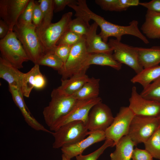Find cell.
Listing matches in <instances>:
<instances>
[{
    "instance_id": "obj_1",
    "label": "cell",
    "mask_w": 160,
    "mask_h": 160,
    "mask_svg": "<svg viewBox=\"0 0 160 160\" xmlns=\"http://www.w3.org/2000/svg\"><path fill=\"white\" fill-rule=\"evenodd\" d=\"M36 28L32 23L24 24L17 23L13 29L29 60L34 64H37L44 55Z\"/></svg>"
},
{
    "instance_id": "obj_2",
    "label": "cell",
    "mask_w": 160,
    "mask_h": 160,
    "mask_svg": "<svg viewBox=\"0 0 160 160\" xmlns=\"http://www.w3.org/2000/svg\"><path fill=\"white\" fill-rule=\"evenodd\" d=\"M51 100L43 109V115L45 123L49 127L71 110L77 100L71 96L60 92L57 88L51 94Z\"/></svg>"
},
{
    "instance_id": "obj_3",
    "label": "cell",
    "mask_w": 160,
    "mask_h": 160,
    "mask_svg": "<svg viewBox=\"0 0 160 160\" xmlns=\"http://www.w3.org/2000/svg\"><path fill=\"white\" fill-rule=\"evenodd\" d=\"M88 130L82 121L69 122L60 127L51 134L54 138L53 148L57 149L76 144L85 138Z\"/></svg>"
},
{
    "instance_id": "obj_4",
    "label": "cell",
    "mask_w": 160,
    "mask_h": 160,
    "mask_svg": "<svg viewBox=\"0 0 160 160\" xmlns=\"http://www.w3.org/2000/svg\"><path fill=\"white\" fill-rule=\"evenodd\" d=\"M89 55L86 47L85 36H84L72 46L67 60L58 73L62 76L61 79L68 78L81 71H87L89 67L87 64Z\"/></svg>"
},
{
    "instance_id": "obj_5",
    "label": "cell",
    "mask_w": 160,
    "mask_h": 160,
    "mask_svg": "<svg viewBox=\"0 0 160 160\" xmlns=\"http://www.w3.org/2000/svg\"><path fill=\"white\" fill-rule=\"evenodd\" d=\"M72 15L71 12L65 13L58 22L52 23L44 30L36 33L44 54L54 51L57 42L68 30Z\"/></svg>"
},
{
    "instance_id": "obj_6",
    "label": "cell",
    "mask_w": 160,
    "mask_h": 160,
    "mask_svg": "<svg viewBox=\"0 0 160 160\" xmlns=\"http://www.w3.org/2000/svg\"><path fill=\"white\" fill-rule=\"evenodd\" d=\"M1 56L18 68H23V64L29 60L22 45L13 30L0 40Z\"/></svg>"
},
{
    "instance_id": "obj_7",
    "label": "cell",
    "mask_w": 160,
    "mask_h": 160,
    "mask_svg": "<svg viewBox=\"0 0 160 160\" xmlns=\"http://www.w3.org/2000/svg\"><path fill=\"white\" fill-rule=\"evenodd\" d=\"M159 127L158 117L135 115L127 135L136 146L145 142Z\"/></svg>"
},
{
    "instance_id": "obj_8",
    "label": "cell",
    "mask_w": 160,
    "mask_h": 160,
    "mask_svg": "<svg viewBox=\"0 0 160 160\" xmlns=\"http://www.w3.org/2000/svg\"><path fill=\"white\" fill-rule=\"evenodd\" d=\"M108 44L114 52L112 55L117 62L129 66L136 74L143 70L140 62L136 47L129 46L113 39H109Z\"/></svg>"
},
{
    "instance_id": "obj_9",
    "label": "cell",
    "mask_w": 160,
    "mask_h": 160,
    "mask_svg": "<svg viewBox=\"0 0 160 160\" xmlns=\"http://www.w3.org/2000/svg\"><path fill=\"white\" fill-rule=\"evenodd\" d=\"M102 101V99L99 97L89 100H77L70 111L49 127L50 131H55L64 125L74 121H82L86 125L91 109L95 105Z\"/></svg>"
},
{
    "instance_id": "obj_10",
    "label": "cell",
    "mask_w": 160,
    "mask_h": 160,
    "mask_svg": "<svg viewBox=\"0 0 160 160\" xmlns=\"http://www.w3.org/2000/svg\"><path fill=\"white\" fill-rule=\"evenodd\" d=\"M135 115L128 106L120 108L112 124L105 132L106 139L113 142V147L121 137L127 135L131 123Z\"/></svg>"
},
{
    "instance_id": "obj_11",
    "label": "cell",
    "mask_w": 160,
    "mask_h": 160,
    "mask_svg": "<svg viewBox=\"0 0 160 160\" xmlns=\"http://www.w3.org/2000/svg\"><path fill=\"white\" fill-rule=\"evenodd\" d=\"M114 119L110 108L101 102L95 105L89 114L86 126L88 133L105 131Z\"/></svg>"
},
{
    "instance_id": "obj_12",
    "label": "cell",
    "mask_w": 160,
    "mask_h": 160,
    "mask_svg": "<svg viewBox=\"0 0 160 160\" xmlns=\"http://www.w3.org/2000/svg\"><path fill=\"white\" fill-rule=\"evenodd\" d=\"M128 107L135 115L158 117L160 115V103L146 99L133 86L129 99Z\"/></svg>"
},
{
    "instance_id": "obj_13",
    "label": "cell",
    "mask_w": 160,
    "mask_h": 160,
    "mask_svg": "<svg viewBox=\"0 0 160 160\" xmlns=\"http://www.w3.org/2000/svg\"><path fill=\"white\" fill-rule=\"evenodd\" d=\"M30 0H0V16L13 30Z\"/></svg>"
},
{
    "instance_id": "obj_14",
    "label": "cell",
    "mask_w": 160,
    "mask_h": 160,
    "mask_svg": "<svg viewBox=\"0 0 160 160\" xmlns=\"http://www.w3.org/2000/svg\"><path fill=\"white\" fill-rule=\"evenodd\" d=\"M8 87L14 102L19 108L28 124L36 130L42 131L51 134V131L46 129L31 114L25 103L21 90L17 87L10 85Z\"/></svg>"
},
{
    "instance_id": "obj_15",
    "label": "cell",
    "mask_w": 160,
    "mask_h": 160,
    "mask_svg": "<svg viewBox=\"0 0 160 160\" xmlns=\"http://www.w3.org/2000/svg\"><path fill=\"white\" fill-rule=\"evenodd\" d=\"M88 135L87 137L76 144L61 148L63 154L71 159L82 154L84 151L91 145L106 139L105 132L104 131L88 133Z\"/></svg>"
},
{
    "instance_id": "obj_16",
    "label": "cell",
    "mask_w": 160,
    "mask_h": 160,
    "mask_svg": "<svg viewBox=\"0 0 160 160\" xmlns=\"http://www.w3.org/2000/svg\"><path fill=\"white\" fill-rule=\"evenodd\" d=\"M98 26L95 22L92 24L85 36L87 52L89 54L103 53L112 55L113 50L108 43L103 41L99 34H97Z\"/></svg>"
},
{
    "instance_id": "obj_17",
    "label": "cell",
    "mask_w": 160,
    "mask_h": 160,
    "mask_svg": "<svg viewBox=\"0 0 160 160\" xmlns=\"http://www.w3.org/2000/svg\"><path fill=\"white\" fill-rule=\"evenodd\" d=\"M24 74L4 57H0V77L7 82L9 85L21 90Z\"/></svg>"
},
{
    "instance_id": "obj_18",
    "label": "cell",
    "mask_w": 160,
    "mask_h": 160,
    "mask_svg": "<svg viewBox=\"0 0 160 160\" xmlns=\"http://www.w3.org/2000/svg\"><path fill=\"white\" fill-rule=\"evenodd\" d=\"M87 71H82L73 74L70 77L61 79V85L57 88L61 93L72 96L79 90L89 79L86 74Z\"/></svg>"
},
{
    "instance_id": "obj_19",
    "label": "cell",
    "mask_w": 160,
    "mask_h": 160,
    "mask_svg": "<svg viewBox=\"0 0 160 160\" xmlns=\"http://www.w3.org/2000/svg\"><path fill=\"white\" fill-rule=\"evenodd\" d=\"M141 29L148 38L152 39L160 38V13L147 10L145 20Z\"/></svg>"
},
{
    "instance_id": "obj_20",
    "label": "cell",
    "mask_w": 160,
    "mask_h": 160,
    "mask_svg": "<svg viewBox=\"0 0 160 160\" xmlns=\"http://www.w3.org/2000/svg\"><path fill=\"white\" fill-rule=\"evenodd\" d=\"M135 146L127 135L123 136L116 144L115 151L111 153V160H131Z\"/></svg>"
},
{
    "instance_id": "obj_21",
    "label": "cell",
    "mask_w": 160,
    "mask_h": 160,
    "mask_svg": "<svg viewBox=\"0 0 160 160\" xmlns=\"http://www.w3.org/2000/svg\"><path fill=\"white\" fill-rule=\"evenodd\" d=\"M140 62L143 68L159 65L160 63V46L150 48L136 47Z\"/></svg>"
},
{
    "instance_id": "obj_22",
    "label": "cell",
    "mask_w": 160,
    "mask_h": 160,
    "mask_svg": "<svg viewBox=\"0 0 160 160\" xmlns=\"http://www.w3.org/2000/svg\"><path fill=\"white\" fill-rule=\"evenodd\" d=\"M100 79L90 78L82 87L72 96L77 100H83L97 98L100 91Z\"/></svg>"
},
{
    "instance_id": "obj_23",
    "label": "cell",
    "mask_w": 160,
    "mask_h": 160,
    "mask_svg": "<svg viewBox=\"0 0 160 160\" xmlns=\"http://www.w3.org/2000/svg\"><path fill=\"white\" fill-rule=\"evenodd\" d=\"M96 3L106 11L121 12L125 11L131 6H137L138 0H96Z\"/></svg>"
},
{
    "instance_id": "obj_24",
    "label": "cell",
    "mask_w": 160,
    "mask_h": 160,
    "mask_svg": "<svg viewBox=\"0 0 160 160\" xmlns=\"http://www.w3.org/2000/svg\"><path fill=\"white\" fill-rule=\"evenodd\" d=\"M160 77V65H158L144 68L130 80L133 83H138L145 88L153 81Z\"/></svg>"
},
{
    "instance_id": "obj_25",
    "label": "cell",
    "mask_w": 160,
    "mask_h": 160,
    "mask_svg": "<svg viewBox=\"0 0 160 160\" xmlns=\"http://www.w3.org/2000/svg\"><path fill=\"white\" fill-rule=\"evenodd\" d=\"M87 65H91L109 66L117 71L121 68L122 64L116 61L112 55L105 53L89 54Z\"/></svg>"
},
{
    "instance_id": "obj_26",
    "label": "cell",
    "mask_w": 160,
    "mask_h": 160,
    "mask_svg": "<svg viewBox=\"0 0 160 160\" xmlns=\"http://www.w3.org/2000/svg\"><path fill=\"white\" fill-rule=\"evenodd\" d=\"M38 1L42 12V19L40 27L36 28L37 33L44 30L52 23L54 12L53 0H40Z\"/></svg>"
},
{
    "instance_id": "obj_27",
    "label": "cell",
    "mask_w": 160,
    "mask_h": 160,
    "mask_svg": "<svg viewBox=\"0 0 160 160\" xmlns=\"http://www.w3.org/2000/svg\"><path fill=\"white\" fill-rule=\"evenodd\" d=\"M40 71L39 65L35 64L29 71L24 73L21 89L23 96L26 97H29L30 93L34 87L36 76Z\"/></svg>"
},
{
    "instance_id": "obj_28",
    "label": "cell",
    "mask_w": 160,
    "mask_h": 160,
    "mask_svg": "<svg viewBox=\"0 0 160 160\" xmlns=\"http://www.w3.org/2000/svg\"><path fill=\"white\" fill-rule=\"evenodd\" d=\"M145 149L153 158L160 160V128L144 143Z\"/></svg>"
},
{
    "instance_id": "obj_29",
    "label": "cell",
    "mask_w": 160,
    "mask_h": 160,
    "mask_svg": "<svg viewBox=\"0 0 160 160\" xmlns=\"http://www.w3.org/2000/svg\"><path fill=\"white\" fill-rule=\"evenodd\" d=\"M37 64L50 67L57 71L58 73L62 70L64 65L63 61L54 51L50 52L44 54Z\"/></svg>"
},
{
    "instance_id": "obj_30",
    "label": "cell",
    "mask_w": 160,
    "mask_h": 160,
    "mask_svg": "<svg viewBox=\"0 0 160 160\" xmlns=\"http://www.w3.org/2000/svg\"><path fill=\"white\" fill-rule=\"evenodd\" d=\"M140 94L146 99L160 103V77L144 88Z\"/></svg>"
},
{
    "instance_id": "obj_31",
    "label": "cell",
    "mask_w": 160,
    "mask_h": 160,
    "mask_svg": "<svg viewBox=\"0 0 160 160\" xmlns=\"http://www.w3.org/2000/svg\"><path fill=\"white\" fill-rule=\"evenodd\" d=\"M90 25L87 24L82 18L79 17L72 20L68 27V30L81 36L87 34Z\"/></svg>"
},
{
    "instance_id": "obj_32",
    "label": "cell",
    "mask_w": 160,
    "mask_h": 160,
    "mask_svg": "<svg viewBox=\"0 0 160 160\" xmlns=\"http://www.w3.org/2000/svg\"><path fill=\"white\" fill-rule=\"evenodd\" d=\"M114 142L111 140L106 139L104 143L99 148L88 154H81L76 157V160H97L105 150L109 147H113Z\"/></svg>"
},
{
    "instance_id": "obj_33",
    "label": "cell",
    "mask_w": 160,
    "mask_h": 160,
    "mask_svg": "<svg viewBox=\"0 0 160 160\" xmlns=\"http://www.w3.org/2000/svg\"><path fill=\"white\" fill-rule=\"evenodd\" d=\"M83 36L68 30L58 41L56 45H66L72 46L79 42Z\"/></svg>"
},
{
    "instance_id": "obj_34",
    "label": "cell",
    "mask_w": 160,
    "mask_h": 160,
    "mask_svg": "<svg viewBox=\"0 0 160 160\" xmlns=\"http://www.w3.org/2000/svg\"><path fill=\"white\" fill-rule=\"evenodd\" d=\"M35 1L30 0L23 12L20 17L17 23L26 24L32 23V17Z\"/></svg>"
},
{
    "instance_id": "obj_35",
    "label": "cell",
    "mask_w": 160,
    "mask_h": 160,
    "mask_svg": "<svg viewBox=\"0 0 160 160\" xmlns=\"http://www.w3.org/2000/svg\"><path fill=\"white\" fill-rule=\"evenodd\" d=\"M72 47L68 45H62L57 46L54 49V52L63 61L64 65L69 56Z\"/></svg>"
},
{
    "instance_id": "obj_36",
    "label": "cell",
    "mask_w": 160,
    "mask_h": 160,
    "mask_svg": "<svg viewBox=\"0 0 160 160\" xmlns=\"http://www.w3.org/2000/svg\"><path fill=\"white\" fill-rule=\"evenodd\" d=\"M153 157L150 153L145 149L136 148L132 153V160H153Z\"/></svg>"
},
{
    "instance_id": "obj_37",
    "label": "cell",
    "mask_w": 160,
    "mask_h": 160,
    "mask_svg": "<svg viewBox=\"0 0 160 160\" xmlns=\"http://www.w3.org/2000/svg\"><path fill=\"white\" fill-rule=\"evenodd\" d=\"M42 19V13L38 1H35L32 17V23L36 27L40 26Z\"/></svg>"
},
{
    "instance_id": "obj_38",
    "label": "cell",
    "mask_w": 160,
    "mask_h": 160,
    "mask_svg": "<svg viewBox=\"0 0 160 160\" xmlns=\"http://www.w3.org/2000/svg\"><path fill=\"white\" fill-rule=\"evenodd\" d=\"M54 11L57 13L63 10L66 6L71 4H77V0H53Z\"/></svg>"
},
{
    "instance_id": "obj_39",
    "label": "cell",
    "mask_w": 160,
    "mask_h": 160,
    "mask_svg": "<svg viewBox=\"0 0 160 160\" xmlns=\"http://www.w3.org/2000/svg\"><path fill=\"white\" fill-rule=\"evenodd\" d=\"M139 5L147 9V10L160 13V0H152L147 2H140Z\"/></svg>"
},
{
    "instance_id": "obj_40",
    "label": "cell",
    "mask_w": 160,
    "mask_h": 160,
    "mask_svg": "<svg viewBox=\"0 0 160 160\" xmlns=\"http://www.w3.org/2000/svg\"><path fill=\"white\" fill-rule=\"evenodd\" d=\"M35 80L34 88L36 89H41L46 86L47 83L46 79L40 71L36 75Z\"/></svg>"
},
{
    "instance_id": "obj_41",
    "label": "cell",
    "mask_w": 160,
    "mask_h": 160,
    "mask_svg": "<svg viewBox=\"0 0 160 160\" xmlns=\"http://www.w3.org/2000/svg\"><path fill=\"white\" fill-rule=\"evenodd\" d=\"M9 31L8 25L3 20H0V39L4 38Z\"/></svg>"
},
{
    "instance_id": "obj_42",
    "label": "cell",
    "mask_w": 160,
    "mask_h": 160,
    "mask_svg": "<svg viewBox=\"0 0 160 160\" xmlns=\"http://www.w3.org/2000/svg\"><path fill=\"white\" fill-rule=\"evenodd\" d=\"M62 160H71L70 159H69L66 157L64 154H62Z\"/></svg>"
},
{
    "instance_id": "obj_43",
    "label": "cell",
    "mask_w": 160,
    "mask_h": 160,
    "mask_svg": "<svg viewBox=\"0 0 160 160\" xmlns=\"http://www.w3.org/2000/svg\"><path fill=\"white\" fill-rule=\"evenodd\" d=\"M158 120L159 123V127L160 128V115L158 117Z\"/></svg>"
}]
</instances>
